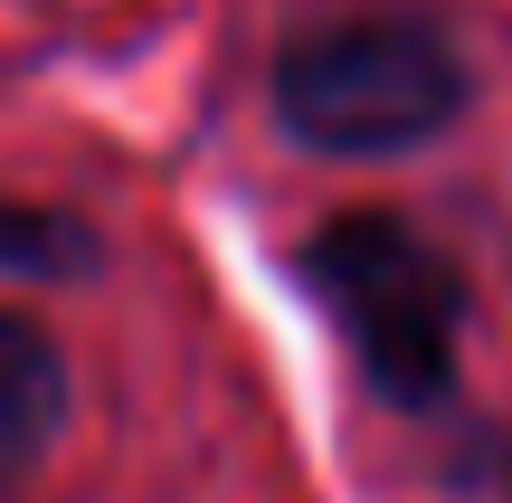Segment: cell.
I'll return each instance as SVG.
<instances>
[{"label": "cell", "mask_w": 512, "mask_h": 503, "mask_svg": "<svg viewBox=\"0 0 512 503\" xmlns=\"http://www.w3.org/2000/svg\"><path fill=\"white\" fill-rule=\"evenodd\" d=\"M304 295L332 314L342 352L361 361L370 399L437 409L456 390V333H465V276L418 219L399 209H342L294 257Z\"/></svg>", "instance_id": "obj_1"}, {"label": "cell", "mask_w": 512, "mask_h": 503, "mask_svg": "<svg viewBox=\"0 0 512 503\" xmlns=\"http://www.w3.org/2000/svg\"><path fill=\"white\" fill-rule=\"evenodd\" d=\"M465 57L427 19H332L275 57V124L323 162H389L465 114Z\"/></svg>", "instance_id": "obj_2"}, {"label": "cell", "mask_w": 512, "mask_h": 503, "mask_svg": "<svg viewBox=\"0 0 512 503\" xmlns=\"http://www.w3.org/2000/svg\"><path fill=\"white\" fill-rule=\"evenodd\" d=\"M57 428H67V352L48 323L0 304V503L48 466Z\"/></svg>", "instance_id": "obj_3"}, {"label": "cell", "mask_w": 512, "mask_h": 503, "mask_svg": "<svg viewBox=\"0 0 512 503\" xmlns=\"http://www.w3.org/2000/svg\"><path fill=\"white\" fill-rule=\"evenodd\" d=\"M105 266V238H95L76 209H48V200H0V276L19 285H76Z\"/></svg>", "instance_id": "obj_4"}, {"label": "cell", "mask_w": 512, "mask_h": 503, "mask_svg": "<svg viewBox=\"0 0 512 503\" xmlns=\"http://www.w3.org/2000/svg\"><path fill=\"white\" fill-rule=\"evenodd\" d=\"M503 475H512V447H503Z\"/></svg>", "instance_id": "obj_5"}]
</instances>
